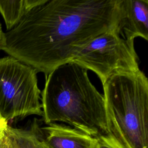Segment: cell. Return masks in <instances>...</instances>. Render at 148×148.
<instances>
[{"label":"cell","mask_w":148,"mask_h":148,"mask_svg":"<svg viewBox=\"0 0 148 148\" xmlns=\"http://www.w3.org/2000/svg\"><path fill=\"white\" fill-rule=\"evenodd\" d=\"M124 16V0H47L3 33L1 50L46 77Z\"/></svg>","instance_id":"obj_1"},{"label":"cell","mask_w":148,"mask_h":148,"mask_svg":"<svg viewBox=\"0 0 148 148\" xmlns=\"http://www.w3.org/2000/svg\"><path fill=\"white\" fill-rule=\"evenodd\" d=\"M87 71L70 62L46 77L41 92L45 124L64 123L94 138L109 132L103 95L91 82Z\"/></svg>","instance_id":"obj_2"},{"label":"cell","mask_w":148,"mask_h":148,"mask_svg":"<svg viewBox=\"0 0 148 148\" xmlns=\"http://www.w3.org/2000/svg\"><path fill=\"white\" fill-rule=\"evenodd\" d=\"M109 132L125 148H148V80L140 69L117 73L103 85Z\"/></svg>","instance_id":"obj_3"},{"label":"cell","mask_w":148,"mask_h":148,"mask_svg":"<svg viewBox=\"0 0 148 148\" xmlns=\"http://www.w3.org/2000/svg\"><path fill=\"white\" fill-rule=\"evenodd\" d=\"M36 71L11 56L0 59V119L43 116Z\"/></svg>","instance_id":"obj_4"},{"label":"cell","mask_w":148,"mask_h":148,"mask_svg":"<svg viewBox=\"0 0 148 148\" xmlns=\"http://www.w3.org/2000/svg\"><path fill=\"white\" fill-rule=\"evenodd\" d=\"M134 40L121 36V29L102 33L82 49L71 62L93 71L102 86L111 76L139 70Z\"/></svg>","instance_id":"obj_5"},{"label":"cell","mask_w":148,"mask_h":148,"mask_svg":"<svg viewBox=\"0 0 148 148\" xmlns=\"http://www.w3.org/2000/svg\"><path fill=\"white\" fill-rule=\"evenodd\" d=\"M34 123L44 148H99L97 138L69 125L53 123L40 126L36 119Z\"/></svg>","instance_id":"obj_6"},{"label":"cell","mask_w":148,"mask_h":148,"mask_svg":"<svg viewBox=\"0 0 148 148\" xmlns=\"http://www.w3.org/2000/svg\"><path fill=\"white\" fill-rule=\"evenodd\" d=\"M125 16L121 28V36L133 40L140 37L148 39V1L124 0Z\"/></svg>","instance_id":"obj_7"},{"label":"cell","mask_w":148,"mask_h":148,"mask_svg":"<svg viewBox=\"0 0 148 148\" xmlns=\"http://www.w3.org/2000/svg\"><path fill=\"white\" fill-rule=\"evenodd\" d=\"M46 1L47 0L0 1V13L4 19L8 31L16 26L31 10Z\"/></svg>","instance_id":"obj_8"},{"label":"cell","mask_w":148,"mask_h":148,"mask_svg":"<svg viewBox=\"0 0 148 148\" xmlns=\"http://www.w3.org/2000/svg\"><path fill=\"white\" fill-rule=\"evenodd\" d=\"M5 131L12 148H44L38 136L34 121L29 129L14 128L8 124Z\"/></svg>","instance_id":"obj_9"},{"label":"cell","mask_w":148,"mask_h":148,"mask_svg":"<svg viewBox=\"0 0 148 148\" xmlns=\"http://www.w3.org/2000/svg\"><path fill=\"white\" fill-rule=\"evenodd\" d=\"M99 148H125L122 143L110 132L97 138Z\"/></svg>","instance_id":"obj_10"},{"label":"cell","mask_w":148,"mask_h":148,"mask_svg":"<svg viewBox=\"0 0 148 148\" xmlns=\"http://www.w3.org/2000/svg\"><path fill=\"white\" fill-rule=\"evenodd\" d=\"M5 128L0 136V148H12L10 141L5 131Z\"/></svg>","instance_id":"obj_11"},{"label":"cell","mask_w":148,"mask_h":148,"mask_svg":"<svg viewBox=\"0 0 148 148\" xmlns=\"http://www.w3.org/2000/svg\"><path fill=\"white\" fill-rule=\"evenodd\" d=\"M8 124L7 121L3 120H2V119H0V136L1 135V134L2 133L3 130H4V128L6 126V125Z\"/></svg>","instance_id":"obj_12"},{"label":"cell","mask_w":148,"mask_h":148,"mask_svg":"<svg viewBox=\"0 0 148 148\" xmlns=\"http://www.w3.org/2000/svg\"><path fill=\"white\" fill-rule=\"evenodd\" d=\"M3 32L2 29V27L1 24L0 23V50H1V45L2 43V40H3Z\"/></svg>","instance_id":"obj_13"}]
</instances>
